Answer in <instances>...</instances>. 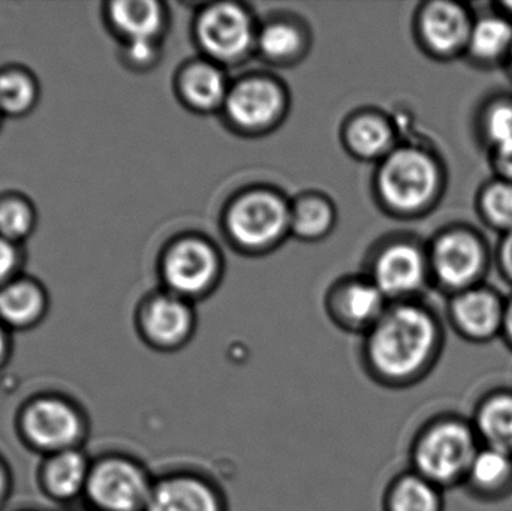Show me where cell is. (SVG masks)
<instances>
[{
    "mask_svg": "<svg viewBox=\"0 0 512 511\" xmlns=\"http://www.w3.org/2000/svg\"><path fill=\"white\" fill-rule=\"evenodd\" d=\"M502 338L512 348V297L507 300L505 305L504 327H502Z\"/></svg>",
    "mask_w": 512,
    "mask_h": 511,
    "instance_id": "cell-38",
    "label": "cell"
},
{
    "mask_svg": "<svg viewBox=\"0 0 512 511\" xmlns=\"http://www.w3.org/2000/svg\"><path fill=\"white\" fill-rule=\"evenodd\" d=\"M14 488V477L8 462L0 455V510L6 506Z\"/></svg>",
    "mask_w": 512,
    "mask_h": 511,
    "instance_id": "cell-36",
    "label": "cell"
},
{
    "mask_svg": "<svg viewBox=\"0 0 512 511\" xmlns=\"http://www.w3.org/2000/svg\"><path fill=\"white\" fill-rule=\"evenodd\" d=\"M23 263V246L0 237V288L21 275Z\"/></svg>",
    "mask_w": 512,
    "mask_h": 511,
    "instance_id": "cell-33",
    "label": "cell"
},
{
    "mask_svg": "<svg viewBox=\"0 0 512 511\" xmlns=\"http://www.w3.org/2000/svg\"><path fill=\"white\" fill-rule=\"evenodd\" d=\"M155 479L134 456L107 453L92 461L84 500L89 511H144Z\"/></svg>",
    "mask_w": 512,
    "mask_h": 511,
    "instance_id": "cell-6",
    "label": "cell"
},
{
    "mask_svg": "<svg viewBox=\"0 0 512 511\" xmlns=\"http://www.w3.org/2000/svg\"><path fill=\"white\" fill-rule=\"evenodd\" d=\"M258 26L242 3L216 2L198 11L194 36L206 59L221 66H237L255 53Z\"/></svg>",
    "mask_w": 512,
    "mask_h": 511,
    "instance_id": "cell-8",
    "label": "cell"
},
{
    "mask_svg": "<svg viewBox=\"0 0 512 511\" xmlns=\"http://www.w3.org/2000/svg\"><path fill=\"white\" fill-rule=\"evenodd\" d=\"M38 225L35 204L21 192L9 191L0 194V237L23 245Z\"/></svg>",
    "mask_w": 512,
    "mask_h": 511,
    "instance_id": "cell-29",
    "label": "cell"
},
{
    "mask_svg": "<svg viewBox=\"0 0 512 511\" xmlns=\"http://www.w3.org/2000/svg\"><path fill=\"white\" fill-rule=\"evenodd\" d=\"M507 65H508V69H510V74L512 75V48H511L510 56H508Z\"/></svg>",
    "mask_w": 512,
    "mask_h": 511,
    "instance_id": "cell-40",
    "label": "cell"
},
{
    "mask_svg": "<svg viewBox=\"0 0 512 511\" xmlns=\"http://www.w3.org/2000/svg\"><path fill=\"white\" fill-rule=\"evenodd\" d=\"M512 48V20L499 9L475 15L466 56L478 65L507 63Z\"/></svg>",
    "mask_w": 512,
    "mask_h": 511,
    "instance_id": "cell-24",
    "label": "cell"
},
{
    "mask_svg": "<svg viewBox=\"0 0 512 511\" xmlns=\"http://www.w3.org/2000/svg\"><path fill=\"white\" fill-rule=\"evenodd\" d=\"M144 511H228V501L206 474L177 470L156 477Z\"/></svg>",
    "mask_w": 512,
    "mask_h": 511,
    "instance_id": "cell-16",
    "label": "cell"
},
{
    "mask_svg": "<svg viewBox=\"0 0 512 511\" xmlns=\"http://www.w3.org/2000/svg\"><path fill=\"white\" fill-rule=\"evenodd\" d=\"M15 431L21 443L42 458L71 449H83L90 434L84 408L63 393L30 396L18 408Z\"/></svg>",
    "mask_w": 512,
    "mask_h": 511,
    "instance_id": "cell-4",
    "label": "cell"
},
{
    "mask_svg": "<svg viewBox=\"0 0 512 511\" xmlns=\"http://www.w3.org/2000/svg\"><path fill=\"white\" fill-rule=\"evenodd\" d=\"M288 107V92L277 78L251 74L231 83L222 113L234 132L256 137L276 129Z\"/></svg>",
    "mask_w": 512,
    "mask_h": 511,
    "instance_id": "cell-10",
    "label": "cell"
},
{
    "mask_svg": "<svg viewBox=\"0 0 512 511\" xmlns=\"http://www.w3.org/2000/svg\"><path fill=\"white\" fill-rule=\"evenodd\" d=\"M490 161L499 179L512 182V141L490 149Z\"/></svg>",
    "mask_w": 512,
    "mask_h": 511,
    "instance_id": "cell-34",
    "label": "cell"
},
{
    "mask_svg": "<svg viewBox=\"0 0 512 511\" xmlns=\"http://www.w3.org/2000/svg\"><path fill=\"white\" fill-rule=\"evenodd\" d=\"M507 300L495 290L480 284L451 294L448 318L460 338L486 344L502 336Z\"/></svg>",
    "mask_w": 512,
    "mask_h": 511,
    "instance_id": "cell-15",
    "label": "cell"
},
{
    "mask_svg": "<svg viewBox=\"0 0 512 511\" xmlns=\"http://www.w3.org/2000/svg\"><path fill=\"white\" fill-rule=\"evenodd\" d=\"M2 119H3V117L0 116V125H2Z\"/></svg>",
    "mask_w": 512,
    "mask_h": 511,
    "instance_id": "cell-41",
    "label": "cell"
},
{
    "mask_svg": "<svg viewBox=\"0 0 512 511\" xmlns=\"http://www.w3.org/2000/svg\"><path fill=\"white\" fill-rule=\"evenodd\" d=\"M481 443L471 420L444 414L424 423L409 450L411 470L442 491L463 486Z\"/></svg>",
    "mask_w": 512,
    "mask_h": 511,
    "instance_id": "cell-3",
    "label": "cell"
},
{
    "mask_svg": "<svg viewBox=\"0 0 512 511\" xmlns=\"http://www.w3.org/2000/svg\"><path fill=\"white\" fill-rule=\"evenodd\" d=\"M478 131L490 149L512 141V96L498 95L481 108Z\"/></svg>",
    "mask_w": 512,
    "mask_h": 511,
    "instance_id": "cell-31",
    "label": "cell"
},
{
    "mask_svg": "<svg viewBox=\"0 0 512 511\" xmlns=\"http://www.w3.org/2000/svg\"><path fill=\"white\" fill-rule=\"evenodd\" d=\"M27 511H29V510H27Z\"/></svg>",
    "mask_w": 512,
    "mask_h": 511,
    "instance_id": "cell-42",
    "label": "cell"
},
{
    "mask_svg": "<svg viewBox=\"0 0 512 511\" xmlns=\"http://www.w3.org/2000/svg\"><path fill=\"white\" fill-rule=\"evenodd\" d=\"M135 326L147 347L159 353H176L194 338L197 315L191 302L164 290L140 303Z\"/></svg>",
    "mask_w": 512,
    "mask_h": 511,
    "instance_id": "cell-12",
    "label": "cell"
},
{
    "mask_svg": "<svg viewBox=\"0 0 512 511\" xmlns=\"http://www.w3.org/2000/svg\"><path fill=\"white\" fill-rule=\"evenodd\" d=\"M481 446L512 455V392L495 390L478 402L472 417Z\"/></svg>",
    "mask_w": 512,
    "mask_h": 511,
    "instance_id": "cell-25",
    "label": "cell"
},
{
    "mask_svg": "<svg viewBox=\"0 0 512 511\" xmlns=\"http://www.w3.org/2000/svg\"><path fill=\"white\" fill-rule=\"evenodd\" d=\"M367 276L390 303L417 300L432 279L427 246L414 237H391L373 252Z\"/></svg>",
    "mask_w": 512,
    "mask_h": 511,
    "instance_id": "cell-11",
    "label": "cell"
},
{
    "mask_svg": "<svg viewBox=\"0 0 512 511\" xmlns=\"http://www.w3.org/2000/svg\"><path fill=\"white\" fill-rule=\"evenodd\" d=\"M444 492L415 471L397 474L384 492V511H444Z\"/></svg>",
    "mask_w": 512,
    "mask_h": 511,
    "instance_id": "cell-26",
    "label": "cell"
},
{
    "mask_svg": "<svg viewBox=\"0 0 512 511\" xmlns=\"http://www.w3.org/2000/svg\"><path fill=\"white\" fill-rule=\"evenodd\" d=\"M231 83L224 66L212 60L185 63L176 75V92L186 108L200 114L222 111Z\"/></svg>",
    "mask_w": 512,
    "mask_h": 511,
    "instance_id": "cell-17",
    "label": "cell"
},
{
    "mask_svg": "<svg viewBox=\"0 0 512 511\" xmlns=\"http://www.w3.org/2000/svg\"><path fill=\"white\" fill-rule=\"evenodd\" d=\"M496 8L502 12V14L507 15L508 18L512 20V2H501L496 5Z\"/></svg>",
    "mask_w": 512,
    "mask_h": 511,
    "instance_id": "cell-39",
    "label": "cell"
},
{
    "mask_svg": "<svg viewBox=\"0 0 512 511\" xmlns=\"http://www.w3.org/2000/svg\"><path fill=\"white\" fill-rule=\"evenodd\" d=\"M92 458L84 449H71L42 458L38 468L39 491L59 504L74 503L84 498Z\"/></svg>",
    "mask_w": 512,
    "mask_h": 511,
    "instance_id": "cell-18",
    "label": "cell"
},
{
    "mask_svg": "<svg viewBox=\"0 0 512 511\" xmlns=\"http://www.w3.org/2000/svg\"><path fill=\"white\" fill-rule=\"evenodd\" d=\"M41 84L30 69L21 65L0 68V116L20 119L35 110Z\"/></svg>",
    "mask_w": 512,
    "mask_h": 511,
    "instance_id": "cell-28",
    "label": "cell"
},
{
    "mask_svg": "<svg viewBox=\"0 0 512 511\" xmlns=\"http://www.w3.org/2000/svg\"><path fill=\"white\" fill-rule=\"evenodd\" d=\"M430 275L448 293L483 284L489 269V248L483 234L469 225H451L427 246Z\"/></svg>",
    "mask_w": 512,
    "mask_h": 511,
    "instance_id": "cell-7",
    "label": "cell"
},
{
    "mask_svg": "<svg viewBox=\"0 0 512 511\" xmlns=\"http://www.w3.org/2000/svg\"><path fill=\"white\" fill-rule=\"evenodd\" d=\"M475 15L453 0L423 3L415 14L418 44L433 59L451 60L466 53Z\"/></svg>",
    "mask_w": 512,
    "mask_h": 511,
    "instance_id": "cell-13",
    "label": "cell"
},
{
    "mask_svg": "<svg viewBox=\"0 0 512 511\" xmlns=\"http://www.w3.org/2000/svg\"><path fill=\"white\" fill-rule=\"evenodd\" d=\"M466 489L481 501H501L512 494V455L481 446L466 476Z\"/></svg>",
    "mask_w": 512,
    "mask_h": 511,
    "instance_id": "cell-23",
    "label": "cell"
},
{
    "mask_svg": "<svg viewBox=\"0 0 512 511\" xmlns=\"http://www.w3.org/2000/svg\"><path fill=\"white\" fill-rule=\"evenodd\" d=\"M378 203L390 215L418 218L429 213L445 189V168L432 150L421 144H397L379 162L375 174Z\"/></svg>",
    "mask_w": 512,
    "mask_h": 511,
    "instance_id": "cell-2",
    "label": "cell"
},
{
    "mask_svg": "<svg viewBox=\"0 0 512 511\" xmlns=\"http://www.w3.org/2000/svg\"><path fill=\"white\" fill-rule=\"evenodd\" d=\"M224 228L239 251L270 252L291 234V203L276 189L265 186L246 189L228 203Z\"/></svg>",
    "mask_w": 512,
    "mask_h": 511,
    "instance_id": "cell-5",
    "label": "cell"
},
{
    "mask_svg": "<svg viewBox=\"0 0 512 511\" xmlns=\"http://www.w3.org/2000/svg\"><path fill=\"white\" fill-rule=\"evenodd\" d=\"M336 219L333 201L321 192H304L291 203V234L303 242L325 239Z\"/></svg>",
    "mask_w": 512,
    "mask_h": 511,
    "instance_id": "cell-27",
    "label": "cell"
},
{
    "mask_svg": "<svg viewBox=\"0 0 512 511\" xmlns=\"http://www.w3.org/2000/svg\"><path fill=\"white\" fill-rule=\"evenodd\" d=\"M159 272L168 293L192 303L209 296L221 281L222 257L209 239L188 234L165 248Z\"/></svg>",
    "mask_w": 512,
    "mask_h": 511,
    "instance_id": "cell-9",
    "label": "cell"
},
{
    "mask_svg": "<svg viewBox=\"0 0 512 511\" xmlns=\"http://www.w3.org/2000/svg\"><path fill=\"white\" fill-rule=\"evenodd\" d=\"M442 348L444 327L438 315L418 299L406 300L390 303L363 336L361 363L378 386L408 389L433 371Z\"/></svg>",
    "mask_w": 512,
    "mask_h": 511,
    "instance_id": "cell-1",
    "label": "cell"
},
{
    "mask_svg": "<svg viewBox=\"0 0 512 511\" xmlns=\"http://www.w3.org/2000/svg\"><path fill=\"white\" fill-rule=\"evenodd\" d=\"M104 18L122 42L162 41L170 15L156 0H114L105 5Z\"/></svg>",
    "mask_w": 512,
    "mask_h": 511,
    "instance_id": "cell-19",
    "label": "cell"
},
{
    "mask_svg": "<svg viewBox=\"0 0 512 511\" xmlns=\"http://www.w3.org/2000/svg\"><path fill=\"white\" fill-rule=\"evenodd\" d=\"M161 41H129L120 45V60L134 72L155 68L161 60Z\"/></svg>",
    "mask_w": 512,
    "mask_h": 511,
    "instance_id": "cell-32",
    "label": "cell"
},
{
    "mask_svg": "<svg viewBox=\"0 0 512 511\" xmlns=\"http://www.w3.org/2000/svg\"><path fill=\"white\" fill-rule=\"evenodd\" d=\"M12 356V332L0 321V371L5 369Z\"/></svg>",
    "mask_w": 512,
    "mask_h": 511,
    "instance_id": "cell-37",
    "label": "cell"
},
{
    "mask_svg": "<svg viewBox=\"0 0 512 511\" xmlns=\"http://www.w3.org/2000/svg\"><path fill=\"white\" fill-rule=\"evenodd\" d=\"M496 260L502 275L512 284V230L502 234L496 251Z\"/></svg>",
    "mask_w": 512,
    "mask_h": 511,
    "instance_id": "cell-35",
    "label": "cell"
},
{
    "mask_svg": "<svg viewBox=\"0 0 512 511\" xmlns=\"http://www.w3.org/2000/svg\"><path fill=\"white\" fill-rule=\"evenodd\" d=\"M310 33L292 15H274L258 26L255 53L274 66H292L306 57Z\"/></svg>",
    "mask_w": 512,
    "mask_h": 511,
    "instance_id": "cell-20",
    "label": "cell"
},
{
    "mask_svg": "<svg viewBox=\"0 0 512 511\" xmlns=\"http://www.w3.org/2000/svg\"><path fill=\"white\" fill-rule=\"evenodd\" d=\"M343 144L354 158L381 162L397 147V131L390 117L364 110L349 117L343 126Z\"/></svg>",
    "mask_w": 512,
    "mask_h": 511,
    "instance_id": "cell-22",
    "label": "cell"
},
{
    "mask_svg": "<svg viewBox=\"0 0 512 511\" xmlns=\"http://www.w3.org/2000/svg\"><path fill=\"white\" fill-rule=\"evenodd\" d=\"M477 210L484 224L502 234L512 230V182L487 180L477 194Z\"/></svg>",
    "mask_w": 512,
    "mask_h": 511,
    "instance_id": "cell-30",
    "label": "cell"
},
{
    "mask_svg": "<svg viewBox=\"0 0 512 511\" xmlns=\"http://www.w3.org/2000/svg\"><path fill=\"white\" fill-rule=\"evenodd\" d=\"M50 308L47 290L33 276L18 275L0 288V321L11 332L35 329Z\"/></svg>",
    "mask_w": 512,
    "mask_h": 511,
    "instance_id": "cell-21",
    "label": "cell"
},
{
    "mask_svg": "<svg viewBox=\"0 0 512 511\" xmlns=\"http://www.w3.org/2000/svg\"><path fill=\"white\" fill-rule=\"evenodd\" d=\"M327 314L339 329L364 336L387 311L390 302L369 276L340 279L328 291Z\"/></svg>",
    "mask_w": 512,
    "mask_h": 511,
    "instance_id": "cell-14",
    "label": "cell"
}]
</instances>
